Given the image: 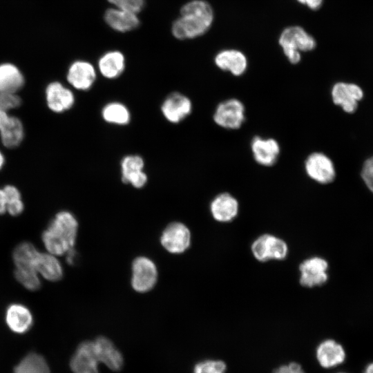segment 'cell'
<instances>
[{
	"mask_svg": "<svg viewBox=\"0 0 373 373\" xmlns=\"http://www.w3.org/2000/svg\"><path fill=\"white\" fill-rule=\"evenodd\" d=\"M98 68L101 75L107 79L119 77L125 68V57L119 50H110L103 54L98 60Z\"/></svg>",
	"mask_w": 373,
	"mask_h": 373,
	"instance_id": "23",
	"label": "cell"
},
{
	"mask_svg": "<svg viewBox=\"0 0 373 373\" xmlns=\"http://www.w3.org/2000/svg\"><path fill=\"white\" fill-rule=\"evenodd\" d=\"M213 21V11L208 2L191 0L181 7L179 17L171 25V33L179 40L194 39L207 32Z\"/></svg>",
	"mask_w": 373,
	"mask_h": 373,
	"instance_id": "1",
	"label": "cell"
},
{
	"mask_svg": "<svg viewBox=\"0 0 373 373\" xmlns=\"http://www.w3.org/2000/svg\"><path fill=\"white\" fill-rule=\"evenodd\" d=\"M23 135L21 121L8 112L0 111V136L3 144L7 148H15L21 144Z\"/></svg>",
	"mask_w": 373,
	"mask_h": 373,
	"instance_id": "15",
	"label": "cell"
},
{
	"mask_svg": "<svg viewBox=\"0 0 373 373\" xmlns=\"http://www.w3.org/2000/svg\"><path fill=\"white\" fill-rule=\"evenodd\" d=\"M214 61L220 70L229 72L234 76L242 75L247 68L245 55L233 49L220 51L216 55Z\"/></svg>",
	"mask_w": 373,
	"mask_h": 373,
	"instance_id": "20",
	"label": "cell"
},
{
	"mask_svg": "<svg viewBox=\"0 0 373 373\" xmlns=\"http://www.w3.org/2000/svg\"><path fill=\"white\" fill-rule=\"evenodd\" d=\"M361 177L367 188L373 193V155L364 161Z\"/></svg>",
	"mask_w": 373,
	"mask_h": 373,
	"instance_id": "34",
	"label": "cell"
},
{
	"mask_svg": "<svg viewBox=\"0 0 373 373\" xmlns=\"http://www.w3.org/2000/svg\"><path fill=\"white\" fill-rule=\"evenodd\" d=\"M251 150L258 164L271 166L276 162L280 148L278 142L274 138L255 136L251 142Z\"/></svg>",
	"mask_w": 373,
	"mask_h": 373,
	"instance_id": "12",
	"label": "cell"
},
{
	"mask_svg": "<svg viewBox=\"0 0 373 373\" xmlns=\"http://www.w3.org/2000/svg\"><path fill=\"white\" fill-rule=\"evenodd\" d=\"M21 104V98L13 93H0V111L8 112Z\"/></svg>",
	"mask_w": 373,
	"mask_h": 373,
	"instance_id": "33",
	"label": "cell"
},
{
	"mask_svg": "<svg viewBox=\"0 0 373 373\" xmlns=\"http://www.w3.org/2000/svg\"><path fill=\"white\" fill-rule=\"evenodd\" d=\"M17 280L26 289L35 291L41 286L37 271L35 269H19L15 271Z\"/></svg>",
	"mask_w": 373,
	"mask_h": 373,
	"instance_id": "30",
	"label": "cell"
},
{
	"mask_svg": "<svg viewBox=\"0 0 373 373\" xmlns=\"http://www.w3.org/2000/svg\"><path fill=\"white\" fill-rule=\"evenodd\" d=\"M238 202L229 193L216 195L210 203V211L213 218L220 222L232 221L238 215Z\"/></svg>",
	"mask_w": 373,
	"mask_h": 373,
	"instance_id": "18",
	"label": "cell"
},
{
	"mask_svg": "<svg viewBox=\"0 0 373 373\" xmlns=\"http://www.w3.org/2000/svg\"><path fill=\"white\" fill-rule=\"evenodd\" d=\"M39 254L32 244H19L13 252V260L17 268L35 269V265Z\"/></svg>",
	"mask_w": 373,
	"mask_h": 373,
	"instance_id": "27",
	"label": "cell"
},
{
	"mask_svg": "<svg viewBox=\"0 0 373 373\" xmlns=\"http://www.w3.org/2000/svg\"><path fill=\"white\" fill-rule=\"evenodd\" d=\"M23 210V203L21 198H15L7 201L6 211L12 216H18Z\"/></svg>",
	"mask_w": 373,
	"mask_h": 373,
	"instance_id": "36",
	"label": "cell"
},
{
	"mask_svg": "<svg viewBox=\"0 0 373 373\" xmlns=\"http://www.w3.org/2000/svg\"><path fill=\"white\" fill-rule=\"evenodd\" d=\"M251 249L255 258L260 262L281 260L286 258L288 254L287 243L271 234H263L257 238L252 243Z\"/></svg>",
	"mask_w": 373,
	"mask_h": 373,
	"instance_id": "5",
	"label": "cell"
},
{
	"mask_svg": "<svg viewBox=\"0 0 373 373\" xmlns=\"http://www.w3.org/2000/svg\"><path fill=\"white\" fill-rule=\"evenodd\" d=\"M364 373H373V363L369 364L365 367Z\"/></svg>",
	"mask_w": 373,
	"mask_h": 373,
	"instance_id": "41",
	"label": "cell"
},
{
	"mask_svg": "<svg viewBox=\"0 0 373 373\" xmlns=\"http://www.w3.org/2000/svg\"><path fill=\"white\" fill-rule=\"evenodd\" d=\"M148 180L146 173L143 171H138L130 175L125 183L131 184L133 187L140 189L144 186Z\"/></svg>",
	"mask_w": 373,
	"mask_h": 373,
	"instance_id": "35",
	"label": "cell"
},
{
	"mask_svg": "<svg viewBox=\"0 0 373 373\" xmlns=\"http://www.w3.org/2000/svg\"><path fill=\"white\" fill-rule=\"evenodd\" d=\"M162 247L171 254H182L191 245V233L188 227L178 222L170 223L160 236Z\"/></svg>",
	"mask_w": 373,
	"mask_h": 373,
	"instance_id": "9",
	"label": "cell"
},
{
	"mask_svg": "<svg viewBox=\"0 0 373 373\" xmlns=\"http://www.w3.org/2000/svg\"><path fill=\"white\" fill-rule=\"evenodd\" d=\"M14 373H50V370L41 356L30 353L15 367Z\"/></svg>",
	"mask_w": 373,
	"mask_h": 373,
	"instance_id": "28",
	"label": "cell"
},
{
	"mask_svg": "<svg viewBox=\"0 0 373 373\" xmlns=\"http://www.w3.org/2000/svg\"><path fill=\"white\" fill-rule=\"evenodd\" d=\"M102 116L105 122L119 126L126 125L131 119L128 108L117 102L106 104L102 108Z\"/></svg>",
	"mask_w": 373,
	"mask_h": 373,
	"instance_id": "26",
	"label": "cell"
},
{
	"mask_svg": "<svg viewBox=\"0 0 373 373\" xmlns=\"http://www.w3.org/2000/svg\"><path fill=\"white\" fill-rule=\"evenodd\" d=\"M157 280V269L153 260L145 256H139L132 263L131 285L140 293L153 289Z\"/></svg>",
	"mask_w": 373,
	"mask_h": 373,
	"instance_id": "6",
	"label": "cell"
},
{
	"mask_svg": "<svg viewBox=\"0 0 373 373\" xmlns=\"http://www.w3.org/2000/svg\"><path fill=\"white\" fill-rule=\"evenodd\" d=\"M96 77V71L93 64L84 60L74 61L70 66L67 73V80L70 84L80 90L90 89Z\"/></svg>",
	"mask_w": 373,
	"mask_h": 373,
	"instance_id": "13",
	"label": "cell"
},
{
	"mask_svg": "<svg viewBox=\"0 0 373 373\" xmlns=\"http://www.w3.org/2000/svg\"><path fill=\"white\" fill-rule=\"evenodd\" d=\"M328 263L323 258L314 256L303 261L299 266L300 284L314 287L325 284L328 278Z\"/></svg>",
	"mask_w": 373,
	"mask_h": 373,
	"instance_id": "10",
	"label": "cell"
},
{
	"mask_svg": "<svg viewBox=\"0 0 373 373\" xmlns=\"http://www.w3.org/2000/svg\"><path fill=\"white\" fill-rule=\"evenodd\" d=\"M95 352L99 361L112 370H119L123 365L121 353L106 337L100 336L93 341Z\"/></svg>",
	"mask_w": 373,
	"mask_h": 373,
	"instance_id": "21",
	"label": "cell"
},
{
	"mask_svg": "<svg viewBox=\"0 0 373 373\" xmlns=\"http://www.w3.org/2000/svg\"><path fill=\"white\" fill-rule=\"evenodd\" d=\"M161 111L166 120L171 123H179L192 111V103L186 95L180 93H172L163 102Z\"/></svg>",
	"mask_w": 373,
	"mask_h": 373,
	"instance_id": "11",
	"label": "cell"
},
{
	"mask_svg": "<svg viewBox=\"0 0 373 373\" xmlns=\"http://www.w3.org/2000/svg\"><path fill=\"white\" fill-rule=\"evenodd\" d=\"M77 229V220L70 212L62 211L57 213L42 234L43 242L49 253L62 256L74 248Z\"/></svg>",
	"mask_w": 373,
	"mask_h": 373,
	"instance_id": "2",
	"label": "cell"
},
{
	"mask_svg": "<svg viewBox=\"0 0 373 373\" xmlns=\"http://www.w3.org/2000/svg\"><path fill=\"white\" fill-rule=\"evenodd\" d=\"M316 356L322 367L330 368L345 361V352L341 344L332 339H327L316 347Z\"/></svg>",
	"mask_w": 373,
	"mask_h": 373,
	"instance_id": "19",
	"label": "cell"
},
{
	"mask_svg": "<svg viewBox=\"0 0 373 373\" xmlns=\"http://www.w3.org/2000/svg\"><path fill=\"white\" fill-rule=\"evenodd\" d=\"M66 254H67V258H66L67 262L70 265H73L75 260V256H76V252L74 248L69 250Z\"/></svg>",
	"mask_w": 373,
	"mask_h": 373,
	"instance_id": "40",
	"label": "cell"
},
{
	"mask_svg": "<svg viewBox=\"0 0 373 373\" xmlns=\"http://www.w3.org/2000/svg\"><path fill=\"white\" fill-rule=\"evenodd\" d=\"M302 4L306 5L309 8L316 10L321 8L323 0H297Z\"/></svg>",
	"mask_w": 373,
	"mask_h": 373,
	"instance_id": "38",
	"label": "cell"
},
{
	"mask_svg": "<svg viewBox=\"0 0 373 373\" xmlns=\"http://www.w3.org/2000/svg\"><path fill=\"white\" fill-rule=\"evenodd\" d=\"M113 7L135 14L140 12L144 7L145 0H107Z\"/></svg>",
	"mask_w": 373,
	"mask_h": 373,
	"instance_id": "32",
	"label": "cell"
},
{
	"mask_svg": "<svg viewBox=\"0 0 373 373\" xmlns=\"http://www.w3.org/2000/svg\"><path fill=\"white\" fill-rule=\"evenodd\" d=\"M283 53L292 64H298L301 59L300 51L312 50L316 46L313 37L300 26L286 28L281 32L279 40Z\"/></svg>",
	"mask_w": 373,
	"mask_h": 373,
	"instance_id": "3",
	"label": "cell"
},
{
	"mask_svg": "<svg viewBox=\"0 0 373 373\" xmlns=\"http://www.w3.org/2000/svg\"><path fill=\"white\" fill-rule=\"evenodd\" d=\"M226 363L221 360H205L197 363L193 373H224Z\"/></svg>",
	"mask_w": 373,
	"mask_h": 373,
	"instance_id": "31",
	"label": "cell"
},
{
	"mask_svg": "<svg viewBox=\"0 0 373 373\" xmlns=\"http://www.w3.org/2000/svg\"><path fill=\"white\" fill-rule=\"evenodd\" d=\"M273 373H305V372L300 364L291 362L278 367Z\"/></svg>",
	"mask_w": 373,
	"mask_h": 373,
	"instance_id": "37",
	"label": "cell"
},
{
	"mask_svg": "<svg viewBox=\"0 0 373 373\" xmlns=\"http://www.w3.org/2000/svg\"><path fill=\"white\" fill-rule=\"evenodd\" d=\"M4 162H5V158L0 151V170L1 169V168L3 167L4 164Z\"/></svg>",
	"mask_w": 373,
	"mask_h": 373,
	"instance_id": "42",
	"label": "cell"
},
{
	"mask_svg": "<svg viewBox=\"0 0 373 373\" xmlns=\"http://www.w3.org/2000/svg\"><path fill=\"white\" fill-rule=\"evenodd\" d=\"M7 200L5 193L0 189V214H3L6 211Z\"/></svg>",
	"mask_w": 373,
	"mask_h": 373,
	"instance_id": "39",
	"label": "cell"
},
{
	"mask_svg": "<svg viewBox=\"0 0 373 373\" xmlns=\"http://www.w3.org/2000/svg\"><path fill=\"white\" fill-rule=\"evenodd\" d=\"M213 121L219 126L230 130L241 127L245 119V108L241 101L231 98L226 99L216 106Z\"/></svg>",
	"mask_w": 373,
	"mask_h": 373,
	"instance_id": "4",
	"label": "cell"
},
{
	"mask_svg": "<svg viewBox=\"0 0 373 373\" xmlns=\"http://www.w3.org/2000/svg\"><path fill=\"white\" fill-rule=\"evenodd\" d=\"M98 359L93 341L82 343L70 361V367L74 373H99Z\"/></svg>",
	"mask_w": 373,
	"mask_h": 373,
	"instance_id": "14",
	"label": "cell"
},
{
	"mask_svg": "<svg viewBox=\"0 0 373 373\" xmlns=\"http://www.w3.org/2000/svg\"><path fill=\"white\" fill-rule=\"evenodd\" d=\"M24 84L20 70L13 64L0 65V93H16Z\"/></svg>",
	"mask_w": 373,
	"mask_h": 373,
	"instance_id": "24",
	"label": "cell"
},
{
	"mask_svg": "<svg viewBox=\"0 0 373 373\" xmlns=\"http://www.w3.org/2000/svg\"><path fill=\"white\" fill-rule=\"evenodd\" d=\"M331 96L334 104L340 106L345 113L352 114L357 110L364 93L358 84L339 82L333 85Z\"/></svg>",
	"mask_w": 373,
	"mask_h": 373,
	"instance_id": "8",
	"label": "cell"
},
{
	"mask_svg": "<svg viewBox=\"0 0 373 373\" xmlns=\"http://www.w3.org/2000/svg\"><path fill=\"white\" fill-rule=\"evenodd\" d=\"M104 19L111 29L119 32L132 31L137 28L140 24L137 14L115 7L105 10Z\"/></svg>",
	"mask_w": 373,
	"mask_h": 373,
	"instance_id": "17",
	"label": "cell"
},
{
	"mask_svg": "<svg viewBox=\"0 0 373 373\" xmlns=\"http://www.w3.org/2000/svg\"><path fill=\"white\" fill-rule=\"evenodd\" d=\"M46 99L48 107L55 113L68 111L75 103L73 92L58 82H51L47 86Z\"/></svg>",
	"mask_w": 373,
	"mask_h": 373,
	"instance_id": "16",
	"label": "cell"
},
{
	"mask_svg": "<svg viewBox=\"0 0 373 373\" xmlns=\"http://www.w3.org/2000/svg\"><path fill=\"white\" fill-rule=\"evenodd\" d=\"M6 321L14 332L23 334L32 326L33 318L29 309L21 304H12L6 309Z\"/></svg>",
	"mask_w": 373,
	"mask_h": 373,
	"instance_id": "22",
	"label": "cell"
},
{
	"mask_svg": "<svg viewBox=\"0 0 373 373\" xmlns=\"http://www.w3.org/2000/svg\"><path fill=\"white\" fill-rule=\"evenodd\" d=\"M305 171L312 180L322 184L332 182L336 178V169L332 160L325 153L314 152L305 161Z\"/></svg>",
	"mask_w": 373,
	"mask_h": 373,
	"instance_id": "7",
	"label": "cell"
},
{
	"mask_svg": "<svg viewBox=\"0 0 373 373\" xmlns=\"http://www.w3.org/2000/svg\"><path fill=\"white\" fill-rule=\"evenodd\" d=\"M35 269L43 277L50 281H57L63 276V269L55 255L39 253L35 265Z\"/></svg>",
	"mask_w": 373,
	"mask_h": 373,
	"instance_id": "25",
	"label": "cell"
},
{
	"mask_svg": "<svg viewBox=\"0 0 373 373\" xmlns=\"http://www.w3.org/2000/svg\"><path fill=\"white\" fill-rule=\"evenodd\" d=\"M144 159L138 155L125 156L121 162L122 180L125 183L126 179L133 173L143 171Z\"/></svg>",
	"mask_w": 373,
	"mask_h": 373,
	"instance_id": "29",
	"label": "cell"
}]
</instances>
